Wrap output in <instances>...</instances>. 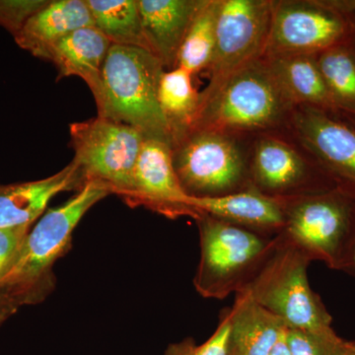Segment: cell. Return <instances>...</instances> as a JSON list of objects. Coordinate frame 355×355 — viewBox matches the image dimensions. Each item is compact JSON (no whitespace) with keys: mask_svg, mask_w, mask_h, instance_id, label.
Here are the masks:
<instances>
[{"mask_svg":"<svg viewBox=\"0 0 355 355\" xmlns=\"http://www.w3.org/2000/svg\"><path fill=\"white\" fill-rule=\"evenodd\" d=\"M310 261V257L288 239L275 247L265 265L242 288L279 318L286 328L328 335L335 333L333 319L311 288L307 273Z\"/></svg>","mask_w":355,"mask_h":355,"instance_id":"cell-4","label":"cell"},{"mask_svg":"<svg viewBox=\"0 0 355 355\" xmlns=\"http://www.w3.org/2000/svg\"><path fill=\"white\" fill-rule=\"evenodd\" d=\"M193 76L176 67L165 70L159 83V105L171 132L173 146L191 132L200 111V92L193 86Z\"/></svg>","mask_w":355,"mask_h":355,"instance_id":"cell-20","label":"cell"},{"mask_svg":"<svg viewBox=\"0 0 355 355\" xmlns=\"http://www.w3.org/2000/svg\"><path fill=\"white\" fill-rule=\"evenodd\" d=\"M293 109L261 58L231 74L211 94L200 97L191 132L212 130L235 137L266 130L279 125Z\"/></svg>","mask_w":355,"mask_h":355,"instance_id":"cell-3","label":"cell"},{"mask_svg":"<svg viewBox=\"0 0 355 355\" xmlns=\"http://www.w3.org/2000/svg\"><path fill=\"white\" fill-rule=\"evenodd\" d=\"M109 195L102 184L89 182L64 205L44 212L30 229L0 279V294L16 309L40 304L50 295L55 286L53 266L69 251L74 229L93 205Z\"/></svg>","mask_w":355,"mask_h":355,"instance_id":"cell-1","label":"cell"},{"mask_svg":"<svg viewBox=\"0 0 355 355\" xmlns=\"http://www.w3.org/2000/svg\"><path fill=\"white\" fill-rule=\"evenodd\" d=\"M272 0H219L214 58L209 84L200 97L211 94L231 74L263 58L270 34Z\"/></svg>","mask_w":355,"mask_h":355,"instance_id":"cell-9","label":"cell"},{"mask_svg":"<svg viewBox=\"0 0 355 355\" xmlns=\"http://www.w3.org/2000/svg\"><path fill=\"white\" fill-rule=\"evenodd\" d=\"M30 229L31 227L0 229V279L17 256Z\"/></svg>","mask_w":355,"mask_h":355,"instance_id":"cell-28","label":"cell"},{"mask_svg":"<svg viewBox=\"0 0 355 355\" xmlns=\"http://www.w3.org/2000/svg\"><path fill=\"white\" fill-rule=\"evenodd\" d=\"M196 220L200 231V260L196 289L205 298H224L240 289L239 282L272 249L258 236L209 214Z\"/></svg>","mask_w":355,"mask_h":355,"instance_id":"cell-7","label":"cell"},{"mask_svg":"<svg viewBox=\"0 0 355 355\" xmlns=\"http://www.w3.org/2000/svg\"><path fill=\"white\" fill-rule=\"evenodd\" d=\"M17 309L11 305L3 296L0 294V327L2 326L9 318L17 313Z\"/></svg>","mask_w":355,"mask_h":355,"instance_id":"cell-30","label":"cell"},{"mask_svg":"<svg viewBox=\"0 0 355 355\" xmlns=\"http://www.w3.org/2000/svg\"><path fill=\"white\" fill-rule=\"evenodd\" d=\"M349 123L355 128V116H343Z\"/></svg>","mask_w":355,"mask_h":355,"instance_id":"cell-33","label":"cell"},{"mask_svg":"<svg viewBox=\"0 0 355 355\" xmlns=\"http://www.w3.org/2000/svg\"><path fill=\"white\" fill-rule=\"evenodd\" d=\"M282 92L294 107H310L338 114L315 55L265 58Z\"/></svg>","mask_w":355,"mask_h":355,"instance_id":"cell-19","label":"cell"},{"mask_svg":"<svg viewBox=\"0 0 355 355\" xmlns=\"http://www.w3.org/2000/svg\"><path fill=\"white\" fill-rule=\"evenodd\" d=\"M72 162L84 183H97L127 200L133 171L146 137L125 123L97 116L69 125Z\"/></svg>","mask_w":355,"mask_h":355,"instance_id":"cell-6","label":"cell"},{"mask_svg":"<svg viewBox=\"0 0 355 355\" xmlns=\"http://www.w3.org/2000/svg\"><path fill=\"white\" fill-rule=\"evenodd\" d=\"M286 338L291 355H343L347 343L336 331L316 335L288 328Z\"/></svg>","mask_w":355,"mask_h":355,"instance_id":"cell-25","label":"cell"},{"mask_svg":"<svg viewBox=\"0 0 355 355\" xmlns=\"http://www.w3.org/2000/svg\"><path fill=\"white\" fill-rule=\"evenodd\" d=\"M336 270L355 275V218L352 233H350L349 240L343 250Z\"/></svg>","mask_w":355,"mask_h":355,"instance_id":"cell-29","label":"cell"},{"mask_svg":"<svg viewBox=\"0 0 355 355\" xmlns=\"http://www.w3.org/2000/svg\"><path fill=\"white\" fill-rule=\"evenodd\" d=\"M88 26L94 24L85 0H49L13 38L20 49L42 60L53 44Z\"/></svg>","mask_w":355,"mask_h":355,"instance_id":"cell-17","label":"cell"},{"mask_svg":"<svg viewBox=\"0 0 355 355\" xmlns=\"http://www.w3.org/2000/svg\"><path fill=\"white\" fill-rule=\"evenodd\" d=\"M229 333L230 318L227 312L223 314L216 331L207 342L197 345L193 338H188L182 342L170 345L163 355H226Z\"/></svg>","mask_w":355,"mask_h":355,"instance_id":"cell-26","label":"cell"},{"mask_svg":"<svg viewBox=\"0 0 355 355\" xmlns=\"http://www.w3.org/2000/svg\"><path fill=\"white\" fill-rule=\"evenodd\" d=\"M125 202L130 207L142 205L171 218L190 216L196 219L198 216L175 171L172 146L162 140L144 139Z\"/></svg>","mask_w":355,"mask_h":355,"instance_id":"cell-12","label":"cell"},{"mask_svg":"<svg viewBox=\"0 0 355 355\" xmlns=\"http://www.w3.org/2000/svg\"><path fill=\"white\" fill-rule=\"evenodd\" d=\"M230 318L227 354L270 355L286 326L256 302L245 289H239Z\"/></svg>","mask_w":355,"mask_h":355,"instance_id":"cell-16","label":"cell"},{"mask_svg":"<svg viewBox=\"0 0 355 355\" xmlns=\"http://www.w3.org/2000/svg\"><path fill=\"white\" fill-rule=\"evenodd\" d=\"M355 44V14L338 0L272 1L263 58L316 55Z\"/></svg>","mask_w":355,"mask_h":355,"instance_id":"cell-5","label":"cell"},{"mask_svg":"<svg viewBox=\"0 0 355 355\" xmlns=\"http://www.w3.org/2000/svg\"><path fill=\"white\" fill-rule=\"evenodd\" d=\"M305 160L286 142L273 137L257 141L252 172L254 181L265 190L280 191L291 189L307 175Z\"/></svg>","mask_w":355,"mask_h":355,"instance_id":"cell-21","label":"cell"},{"mask_svg":"<svg viewBox=\"0 0 355 355\" xmlns=\"http://www.w3.org/2000/svg\"><path fill=\"white\" fill-rule=\"evenodd\" d=\"M191 207L198 214H209L232 224L261 228L286 225L282 202L253 189L216 197H191Z\"/></svg>","mask_w":355,"mask_h":355,"instance_id":"cell-18","label":"cell"},{"mask_svg":"<svg viewBox=\"0 0 355 355\" xmlns=\"http://www.w3.org/2000/svg\"><path fill=\"white\" fill-rule=\"evenodd\" d=\"M289 240L311 260L336 270L355 218V200L335 188L316 191L295 202L286 211Z\"/></svg>","mask_w":355,"mask_h":355,"instance_id":"cell-10","label":"cell"},{"mask_svg":"<svg viewBox=\"0 0 355 355\" xmlns=\"http://www.w3.org/2000/svg\"><path fill=\"white\" fill-rule=\"evenodd\" d=\"M286 331H284V335L279 338L275 347H273L272 352H270V355H291V350H289L286 343Z\"/></svg>","mask_w":355,"mask_h":355,"instance_id":"cell-31","label":"cell"},{"mask_svg":"<svg viewBox=\"0 0 355 355\" xmlns=\"http://www.w3.org/2000/svg\"><path fill=\"white\" fill-rule=\"evenodd\" d=\"M219 0H202L178 55L177 67L197 74L209 69L216 41Z\"/></svg>","mask_w":355,"mask_h":355,"instance_id":"cell-23","label":"cell"},{"mask_svg":"<svg viewBox=\"0 0 355 355\" xmlns=\"http://www.w3.org/2000/svg\"><path fill=\"white\" fill-rule=\"evenodd\" d=\"M165 67L146 49L112 44L94 99L98 116L125 123L146 139L167 142L171 132L158 101V88Z\"/></svg>","mask_w":355,"mask_h":355,"instance_id":"cell-2","label":"cell"},{"mask_svg":"<svg viewBox=\"0 0 355 355\" xmlns=\"http://www.w3.org/2000/svg\"><path fill=\"white\" fill-rule=\"evenodd\" d=\"M85 186L73 162L44 179L0 184V229L31 227L44 214L49 202L62 191Z\"/></svg>","mask_w":355,"mask_h":355,"instance_id":"cell-13","label":"cell"},{"mask_svg":"<svg viewBox=\"0 0 355 355\" xmlns=\"http://www.w3.org/2000/svg\"><path fill=\"white\" fill-rule=\"evenodd\" d=\"M202 0H139L147 50L164 67H177L178 55Z\"/></svg>","mask_w":355,"mask_h":355,"instance_id":"cell-14","label":"cell"},{"mask_svg":"<svg viewBox=\"0 0 355 355\" xmlns=\"http://www.w3.org/2000/svg\"><path fill=\"white\" fill-rule=\"evenodd\" d=\"M343 355H355V342L345 343V354Z\"/></svg>","mask_w":355,"mask_h":355,"instance_id":"cell-32","label":"cell"},{"mask_svg":"<svg viewBox=\"0 0 355 355\" xmlns=\"http://www.w3.org/2000/svg\"><path fill=\"white\" fill-rule=\"evenodd\" d=\"M293 125L299 139L336 188L355 200V128L343 116L299 107Z\"/></svg>","mask_w":355,"mask_h":355,"instance_id":"cell-11","label":"cell"},{"mask_svg":"<svg viewBox=\"0 0 355 355\" xmlns=\"http://www.w3.org/2000/svg\"><path fill=\"white\" fill-rule=\"evenodd\" d=\"M85 3L93 24L112 44L147 50L139 0H85Z\"/></svg>","mask_w":355,"mask_h":355,"instance_id":"cell-22","label":"cell"},{"mask_svg":"<svg viewBox=\"0 0 355 355\" xmlns=\"http://www.w3.org/2000/svg\"><path fill=\"white\" fill-rule=\"evenodd\" d=\"M112 44L95 26H88L53 44L42 60L55 64L60 78L76 76L83 79L95 94Z\"/></svg>","mask_w":355,"mask_h":355,"instance_id":"cell-15","label":"cell"},{"mask_svg":"<svg viewBox=\"0 0 355 355\" xmlns=\"http://www.w3.org/2000/svg\"><path fill=\"white\" fill-rule=\"evenodd\" d=\"M49 0H0V27L16 36Z\"/></svg>","mask_w":355,"mask_h":355,"instance_id":"cell-27","label":"cell"},{"mask_svg":"<svg viewBox=\"0 0 355 355\" xmlns=\"http://www.w3.org/2000/svg\"><path fill=\"white\" fill-rule=\"evenodd\" d=\"M180 183L191 197L234 193L246 179L247 162L234 135L195 130L172 148Z\"/></svg>","mask_w":355,"mask_h":355,"instance_id":"cell-8","label":"cell"},{"mask_svg":"<svg viewBox=\"0 0 355 355\" xmlns=\"http://www.w3.org/2000/svg\"><path fill=\"white\" fill-rule=\"evenodd\" d=\"M318 67L340 116H355V44L316 55Z\"/></svg>","mask_w":355,"mask_h":355,"instance_id":"cell-24","label":"cell"}]
</instances>
